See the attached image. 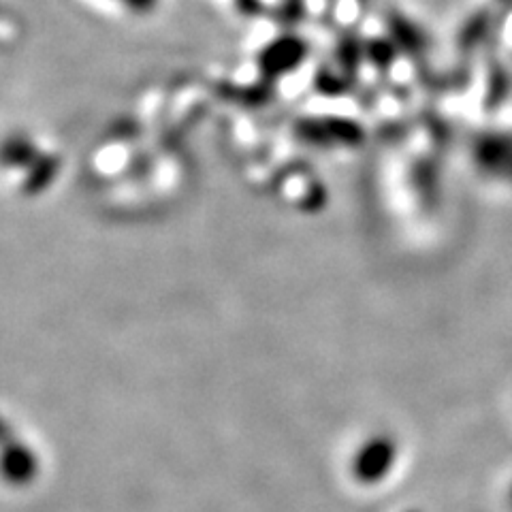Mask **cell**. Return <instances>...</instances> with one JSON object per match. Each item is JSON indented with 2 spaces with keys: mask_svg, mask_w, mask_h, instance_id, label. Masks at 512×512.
Listing matches in <instances>:
<instances>
[{
  "mask_svg": "<svg viewBox=\"0 0 512 512\" xmlns=\"http://www.w3.org/2000/svg\"><path fill=\"white\" fill-rule=\"evenodd\" d=\"M306 56H308L306 41L297 35H282L263 47L259 54V67L265 75L278 77L288 71H295Z\"/></svg>",
  "mask_w": 512,
  "mask_h": 512,
  "instance_id": "6da1fadb",
  "label": "cell"
},
{
  "mask_svg": "<svg viewBox=\"0 0 512 512\" xmlns=\"http://www.w3.org/2000/svg\"><path fill=\"white\" fill-rule=\"evenodd\" d=\"M395 459V446L391 440H372L367 442L361 453L355 457V476L363 483H378V480L389 472Z\"/></svg>",
  "mask_w": 512,
  "mask_h": 512,
  "instance_id": "7a4b0ae2",
  "label": "cell"
},
{
  "mask_svg": "<svg viewBox=\"0 0 512 512\" xmlns=\"http://www.w3.org/2000/svg\"><path fill=\"white\" fill-rule=\"evenodd\" d=\"M389 30H391L393 43L402 47V50L421 52L425 47V37H423V32L419 30V26H414L402 13H391L389 15Z\"/></svg>",
  "mask_w": 512,
  "mask_h": 512,
  "instance_id": "3957f363",
  "label": "cell"
},
{
  "mask_svg": "<svg viewBox=\"0 0 512 512\" xmlns=\"http://www.w3.org/2000/svg\"><path fill=\"white\" fill-rule=\"evenodd\" d=\"M32 470H35V461H32V455L26 451L24 446H15V451H7V461H5V474L13 483H24L32 476Z\"/></svg>",
  "mask_w": 512,
  "mask_h": 512,
  "instance_id": "277c9868",
  "label": "cell"
},
{
  "mask_svg": "<svg viewBox=\"0 0 512 512\" xmlns=\"http://www.w3.org/2000/svg\"><path fill=\"white\" fill-rule=\"evenodd\" d=\"M491 13L487 9H480L478 13H474L472 18L466 22V26H463L461 30V37H459V43L463 45H474L478 41H483L485 35L491 28Z\"/></svg>",
  "mask_w": 512,
  "mask_h": 512,
  "instance_id": "5b68a950",
  "label": "cell"
},
{
  "mask_svg": "<svg viewBox=\"0 0 512 512\" xmlns=\"http://www.w3.org/2000/svg\"><path fill=\"white\" fill-rule=\"evenodd\" d=\"M120 3L131 11V13H137V15H146L150 11L156 9L158 0H120Z\"/></svg>",
  "mask_w": 512,
  "mask_h": 512,
  "instance_id": "8992f818",
  "label": "cell"
},
{
  "mask_svg": "<svg viewBox=\"0 0 512 512\" xmlns=\"http://www.w3.org/2000/svg\"><path fill=\"white\" fill-rule=\"evenodd\" d=\"M235 7L244 15H259L265 9L263 0H235Z\"/></svg>",
  "mask_w": 512,
  "mask_h": 512,
  "instance_id": "52a82bcc",
  "label": "cell"
}]
</instances>
